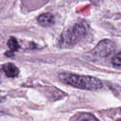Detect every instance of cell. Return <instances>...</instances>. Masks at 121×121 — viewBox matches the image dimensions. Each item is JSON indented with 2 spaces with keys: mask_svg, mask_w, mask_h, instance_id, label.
Returning a JSON list of instances; mask_svg holds the SVG:
<instances>
[{
  "mask_svg": "<svg viewBox=\"0 0 121 121\" xmlns=\"http://www.w3.org/2000/svg\"><path fill=\"white\" fill-rule=\"evenodd\" d=\"M58 78L61 82L82 90L96 91L103 87L101 81L92 76L62 72L58 75Z\"/></svg>",
  "mask_w": 121,
  "mask_h": 121,
  "instance_id": "1",
  "label": "cell"
},
{
  "mask_svg": "<svg viewBox=\"0 0 121 121\" xmlns=\"http://www.w3.org/2000/svg\"><path fill=\"white\" fill-rule=\"evenodd\" d=\"M89 34V28L85 23H75L67 28L59 39V46L61 48H70L85 40Z\"/></svg>",
  "mask_w": 121,
  "mask_h": 121,
  "instance_id": "2",
  "label": "cell"
},
{
  "mask_svg": "<svg viewBox=\"0 0 121 121\" xmlns=\"http://www.w3.org/2000/svg\"><path fill=\"white\" fill-rule=\"evenodd\" d=\"M116 47V45L113 40L111 39L102 40L90 52L89 57L90 60L93 61L106 58L113 53Z\"/></svg>",
  "mask_w": 121,
  "mask_h": 121,
  "instance_id": "3",
  "label": "cell"
},
{
  "mask_svg": "<svg viewBox=\"0 0 121 121\" xmlns=\"http://www.w3.org/2000/svg\"><path fill=\"white\" fill-rule=\"evenodd\" d=\"M38 23L43 27L48 28L52 26L55 23V18L52 13L50 12L40 14L37 18Z\"/></svg>",
  "mask_w": 121,
  "mask_h": 121,
  "instance_id": "4",
  "label": "cell"
},
{
  "mask_svg": "<svg viewBox=\"0 0 121 121\" xmlns=\"http://www.w3.org/2000/svg\"><path fill=\"white\" fill-rule=\"evenodd\" d=\"M1 70L4 72L5 76L9 78L17 77L19 74V69L11 62L5 63L1 66Z\"/></svg>",
  "mask_w": 121,
  "mask_h": 121,
  "instance_id": "5",
  "label": "cell"
},
{
  "mask_svg": "<svg viewBox=\"0 0 121 121\" xmlns=\"http://www.w3.org/2000/svg\"><path fill=\"white\" fill-rule=\"evenodd\" d=\"M7 46L9 48V50L5 53V55L8 56L9 57H11L14 55V53L18 52L20 49V45L17 41V40L11 36L9 38L7 42Z\"/></svg>",
  "mask_w": 121,
  "mask_h": 121,
  "instance_id": "6",
  "label": "cell"
},
{
  "mask_svg": "<svg viewBox=\"0 0 121 121\" xmlns=\"http://www.w3.org/2000/svg\"><path fill=\"white\" fill-rule=\"evenodd\" d=\"M76 121H99L93 114L89 113H82L77 118Z\"/></svg>",
  "mask_w": 121,
  "mask_h": 121,
  "instance_id": "7",
  "label": "cell"
},
{
  "mask_svg": "<svg viewBox=\"0 0 121 121\" xmlns=\"http://www.w3.org/2000/svg\"><path fill=\"white\" fill-rule=\"evenodd\" d=\"M113 65L116 67L121 69V52L117 53L111 60Z\"/></svg>",
  "mask_w": 121,
  "mask_h": 121,
  "instance_id": "8",
  "label": "cell"
},
{
  "mask_svg": "<svg viewBox=\"0 0 121 121\" xmlns=\"http://www.w3.org/2000/svg\"><path fill=\"white\" fill-rule=\"evenodd\" d=\"M121 121V118H120V119H118V121Z\"/></svg>",
  "mask_w": 121,
  "mask_h": 121,
  "instance_id": "9",
  "label": "cell"
}]
</instances>
